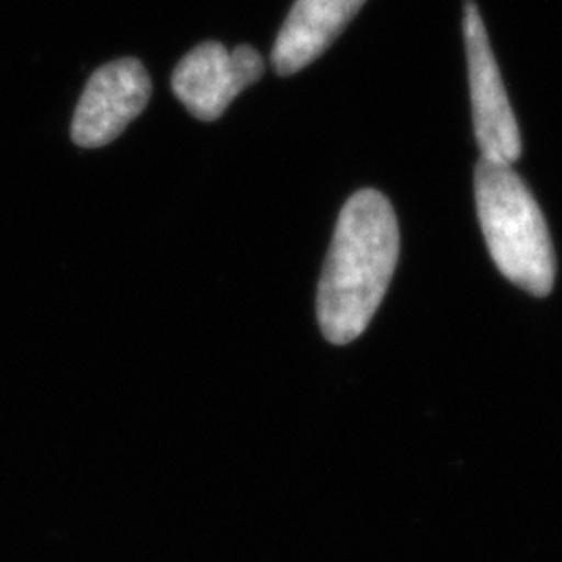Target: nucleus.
<instances>
[{"instance_id":"20e7f679","label":"nucleus","mask_w":562,"mask_h":562,"mask_svg":"<svg viewBox=\"0 0 562 562\" xmlns=\"http://www.w3.org/2000/svg\"><path fill=\"white\" fill-rule=\"evenodd\" d=\"M262 74L265 60L257 48L241 44L227 50L222 42H202L178 63L171 88L196 120L215 121Z\"/></svg>"},{"instance_id":"423d86ee","label":"nucleus","mask_w":562,"mask_h":562,"mask_svg":"<svg viewBox=\"0 0 562 562\" xmlns=\"http://www.w3.org/2000/svg\"><path fill=\"white\" fill-rule=\"evenodd\" d=\"M364 0H296L271 50L276 74L294 76L334 44Z\"/></svg>"},{"instance_id":"f03ea898","label":"nucleus","mask_w":562,"mask_h":562,"mask_svg":"<svg viewBox=\"0 0 562 562\" xmlns=\"http://www.w3.org/2000/svg\"><path fill=\"white\" fill-rule=\"evenodd\" d=\"M475 204L487 250L504 278L533 296H548L557 259L542 209L513 165L480 159Z\"/></svg>"},{"instance_id":"f257e3e1","label":"nucleus","mask_w":562,"mask_h":562,"mask_svg":"<svg viewBox=\"0 0 562 562\" xmlns=\"http://www.w3.org/2000/svg\"><path fill=\"white\" fill-rule=\"evenodd\" d=\"M401 255V229L390 201L378 190L352 194L341 209L323 267L317 317L331 344L361 336L380 308Z\"/></svg>"},{"instance_id":"7ed1b4c3","label":"nucleus","mask_w":562,"mask_h":562,"mask_svg":"<svg viewBox=\"0 0 562 562\" xmlns=\"http://www.w3.org/2000/svg\"><path fill=\"white\" fill-rule=\"evenodd\" d=\"M462 34L467 48L473 127L482 159L513 165L521 159V132L475 0H464Z\"/></svg>"},{"instance_id":"39448f33","label":"nucleus","mask_w":562,"mask_h":562,"mask_svg":"<svg viewBox=\"0 0 562 562\" xmlns=\"http://www.w3.org/2000/svg\"><path fill=\"white\" fill-rule=\"evenodd\" d=\"M153 83L138 59H117L99 67L76 106L71 138L81 148H99L120 138L146 109Z\"/></svg>"}]
</instances>
